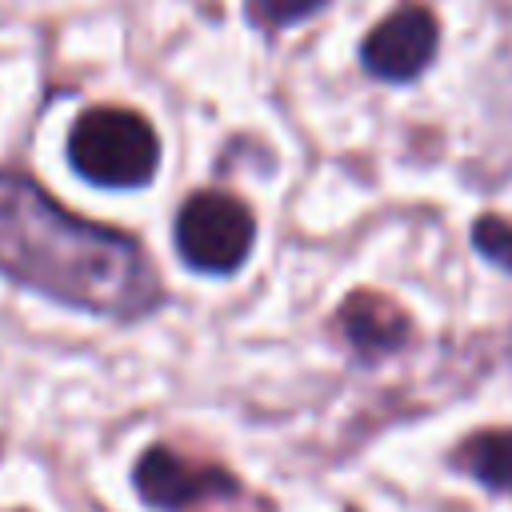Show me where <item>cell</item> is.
Wrapping results in <instances>:
<instances>
[{
    "mask_svg": "<svg viewBox=\"0 0 512 512\" xmlns=\"http://www.w3.org/2000/svg\"><path fill=\"white\" fill-rule=\"evenodd\" d=\"M324 0H248L252 16L264 24H296L304 16H312Z\"/></svg>",
    "mask_w": 512,
    "mask_h": 512,
    "instance_id": "9",
    "label": "cell"
},
{
    "mask_svg": "<svg viewBox=\"0 0 512 512\" xmlns=\"http://www.w3.org/2000/svg\"><path fill=\"white\" fill-rule=\"evenodd\" d=\"M136 492L156 512H200L240 492L236 476L220 464L176 452L172 444H152L132 468Z\"/></svg>",
    "mask_w": 512,
    "mask_h": 512,
    "instance_id": "4",
    "label": "cell"
},
{
    "mask_svg": "<svg viewBox=\"0 0 512 512\" xmlns=\"http://www.w3.org/2000/svg\"><path fill=\"white\" fill-rule=\"evenodd\" d=\"M176 252L188 268L204 276H228L236 272L256 240L252 208L232 192H192L176 212Z\"/></svg>",
    "mask_w": 512,
    "mask_h": 512,
    "instance_id": "3",
    "label": "cell"
},
{
    "mask_svg": "<svg viewBox=\"0 0 512 512\" xmlns=\"http://www.w3.org/2000/svg\"><path fill=\"white\" fill-rule=\"evenodd\" d=\"M436 40H440V32H436L432 12L420 8V4H404L368 32V40L360 48V60L376 80H396L400 84V80L420 76L432 64Z\"/></svg>",
    "mask_w": 512,
    "mask_h": 512,
    "instance_id": "5",
    "label": "cell"
},
{
    "mask_svg": "<svg viewBox=\"0 0 512 512\" xmlns=\"http://www.w3.org/2000/svg\"><path fill=\"white\" fill-rule=\"evenodd\" d=\"M0 276L120 324L164 304V284L136 236L68 212L16 168H0Z\"/></svg>",
    "mask_w": 512,
    "mask_h": 512,
    "instance_id": "1",
    "label": "cell"
},
{
    "mask_svg": "<svg viewBox=\"0 0 512 512\" xmlns=\"http://www.w3.org/2000/svg\"><path fill=\"white\" fill-rule=\"evenodd\" d=\"M452 468L488 492H512V428H488L468 436L452 452Z\"/></svg>",
    "mask_w": 512,
    "mask_h": 512,
    "instance_id": "7",
    "label": "cell"
},
{
    "mask_svg": "<svg viewBox=\"0 0 512 512\" xmlns=\"http://www.w3.org/2000/svg\"><path fill=\"white\" fill-rule=\"evenodd\" d=\"M68 160L88 184L112 188V192H132L156 176L160 140H156V128L140 112L100 104V108H88L72 124Z\"/></svg>",
    "mask_w": 512,
    "mask_h": 512,
    "instance_id": "2",
    "label": "cell"
},
{
    "mask_svg": "<svg viewBox=\"0 0 512 512\" xmlns=\"http://www.w3.org/2000/svg\"><path fill=\"white\" fill-rule=\"evenodd\" d=\"M472 244H476V252L484 256V260H492L496 268H504V272H512V220H504V216H480L476 224H472Z\"/></svg>",
    "mask_w": 512,
    "mask_h": 512,
    "instance_id": "8",
    "label": "cell"
},
{
    "mask_svg": "<svg viewBox=\"0 0 512 512\" xmlns=\"http://www.w3.org/2000/svg\"><path fill=\"white\" fill-rule=\"evenodd\" d=\"M336 324L360 360H380V356L396 352L400 344H408V336H412L408 312L392 296H380V292H352L340 304Z\"/></svg>",
    "mask_w": 512,
    "mask_h": 512,
    "instance_id": "6",
    "label": "cell"
},
{
    "mask_svg": "<svg viewBox=\"0 0 512 512\" xmlns=\"http://www.w3.org/2000/svg\"><path fill=\"white\" fill-rule=\"evenodd\" d=\"M20 512H24V508H20Z\"/></svg>",
    "mask_w": 512,
    "mask_h": 512,
    "instance_id": "10",
    "label": "cell"
}]
</instances>
